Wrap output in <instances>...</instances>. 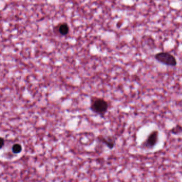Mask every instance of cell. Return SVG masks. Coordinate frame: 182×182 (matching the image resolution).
I'll return each mask as SVG.
<instances>
[{
  "instance_id": "cell-1",
  "label": "cell",
  "mask_w": 182,
  "mask_h": 182,
  "mask_svg": "<svg viewBox=\"0 0 182 182\" xmlns=\"http://www.w3.org/2000/svg\"><path fill=\"white\" fill-rule=\"evenodd\" d=\"M108 103L102 98L92 97L91 99L90 110L93 112L104 117L108 109Z\"/></svg>"
},
{
  "instance_id": "cell-2",
  "label": "cell",
  "mask_w": 182,
  "mask_h": 182,
  "mask_svg": "<svg viewBox=\"0 0 182 182\" xmlns=\"http://www.w3.org/2000/svg\"><path fill=\"white\" fill-rule=\"evenodd\" d=\"M154 58L157 61L166 65L174 67L177 64L175 56L168 52H158L155 55Z\"/></svg>"
},
{
  "instance_id": "cell-3",
  "label": "cell",
  "mask_w": 182,
  "mask_h": 182,
  "mask_svg": "<svg viewBox=\"0 0 182 182\" xmlns=\"http://www.w3.org/2000/svg\"><path fill=\"white\" fill-rule=\"evenodd\" d=\"M158 138H159L158 131H153L150 134V135H148L145 142H144V146L147 148H152L157 143Z\"/></svg>"
},
{
  "instance_id": "cell-4",
  "label": "cell",
  "mask_w": 182,
  "mask_h": 182,
  "mask_svg": "<svg viewBox=\"0 0 182 182\" xmlns=\"http://www.w3.org/2000/svg\"><path fill=\"white\" fill-rule=\"evenodd\" d=\"M56 31L61 36L67 35L70 32V27L67 23H62L57 26Z\"/></svg>"
},
{
  "instance_id": "cell-5",
  "label": "cell",
  "mask_w": 182,
  "mask_h": 182,
  "mask_svg": "<svg viewBox=\"0 0 182 182\" xmlns=\"http://www.w3.org/2000/svg\"><path fill=\"white\" fill-rule=\"evenodd\" d=\"M98 140L99 142L105 144L110 149H112L114 147L115 141V139L112 137H104L102 136H99L98 137Z\"/></svg>"
},
{
  "instance_id": "cell-6",
  "label": "cell",
  "mask_w": 182,
  "mask_h": 182,
  "mask_svg": "<svg viewBox=\"0 0 182 182\" xmlns=\"http://www.w3.org/2000/svg\"><path fill=\"white\" fill-rule=\"evenodd\" d=\"M12 150L14 154L20 153L22 151V146L19 144H15L12 147Z\"/></svg>"
},
{
  "instance_id": "cell-7",
  "label": "cell",
  "mask_w": 182,
  "mask_h": 182,
  "mask_svg": "<svg viewBox=\"0 0 182 182\" xmlns=\"http://www.w3.org/2000/svg\"><path fill=\"white\" fill-rule=\"evenodd\" d=\"M171 131L174 134H178L180 133H182V126L180 125H176L171 130Z\"/></svg>"
},
{
  "instance_id": "cell-8",
  "label": "cell",
  "mask_w": 182,
  "mask_h": 182,
  "mask_svg": "<svg viewBox=\"0 0 182 182\" xmlns=\"http://www.w3.org/2000/svg\"><path fill=\"white\" fill-rule=\"evenodd\" d=\"M0 143H1V148H2L3 147V146H4L5 143V139L3 137H1V138H0Z\"/></svg>"
}]
</instances>
